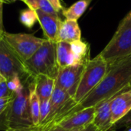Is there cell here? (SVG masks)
Here are the masks:
<instances>
[{
    "label": "cell",
    "mask_w": 131,
    "mask_h": 131,
    "mask_svg": "<svg viewBox=\"0 0 131 131\" xmlns=\"http://www.w3.org/2000/svg\"><path fill=\"white\" fill-rule=\"evenodd\" d=\"M131 81V56L108 65L106 75L80 103L70 111V114L82 109L95 107L101 101L111 100L130 89ZM69 114V115H70Z\"/></svg>",
    "instance_id": "obj_1"
},
{
    "label": "cell",
    "mask_w": 131,
    "mask_h": 131,
    "mask_svg": "<svg viewBox=\"0 0 131 131\" xmlns=\"http://www.w3.org/2000/svg\"><path fill=\"white\" fill-rule=\"evenodd\" d=\"M56 42L45 39L38 50L24 62L28 74L34 79L43 74L56 79L59 67L57 61Z\"/></svg>",
    "instance_id": "obj_2"
},
{
    "label": "cell",
    "mask_w": 131,
    "mask_h": 131,
    "mask_svg": "<svg viewBox=\"0 0 131 131\" xmlns=\"http://www.w3.org/2000/svg\"><path fill=\"white\" fill-rule=\"evenodd\" d=\"M99 54L108 65L131 56V12L120 22L111 40Z\"/></svg>",
    "instance_id": "obj_3"
},
{
    "label": "cell",
    "mask_w": 131,
    "mask_h": 131,
    "mask_svg": "<svg viewBox=\"0 0 131 131\" xmlns=\"http://www.w3.org/2000/svg\"><path fill=\"white\" fill-rule=\"evenodd\" d=\"M29 84V83H28ZM23 84L16 92L5 112V130L34 127L28 107V89Z\"/></svg>",
    "instance_id": "obj_4"
},
{
    "label": "cell",
    "mask_w": 131,
    "mask_h": 131,
    "mask_svg": "<svg viewBox=\"0 0 131 131\" xmlns=\"http://www.w3.org/2000/svg\"><path fill=\"white\" fill-rule=\"evenodd\" d=\"M108 69V64L100 55L90 59L84 68L74 100L80 103L103 80Z\"/></svg>",
    "instance_id": "obj_5"
},
{
    "label": "cell",
    "mask_w": 131,
    "mask_h": 131,
    "mask_svg": "<svg viewBox=\"0 0 131 131\" xmlns=\"http://www.w3.org/2000/svg\"><path fill=\"white\" fill-rule=\"evenodd\" d=\"M0 74L8 81L18 77L24 84L31 82L24 61L2 38L0 41Z\"/></svg>",
    "instance_id": "obj_6"
},
{
    "label": "cell",
    "mask_w": 131,
    "mask_h": 131,
    "mask_svg": "<svg viewBox=\"0 0 131 131\" xmlns=\"http://www.w3.org/2000/svg\"><path fill=\"white\" fill-rule=\"evenodd\" d=\"M3 39L17 55L25 62L28 60L42 45L45 38L25 33L3 32Z\"/></svg>",
    "instance_id": "obj_7"
},
{
    "label": "cell",
    "mask_w": 131,
    "mask_h": 131,
    "mask_svg": "<svg viewBox=\"0 0 131 131\" xmlns=\"http://www.w3.org/2000/svg\"><path fill=\"white\" fill-rule=\"evenodd\" d=\"M86 64H78L59 68L55 79V86L66 91L74 99Z\"/></svg>",
    "instance_id": "obj_8"
},
{
    "label": "cell",
    "mask_w": 131,
    "mask_h": 131,
    "mask_svg": "<svg viewBox=\"0 0 131 131\" xmlns=\"http://www.w3.org/2000/svg\"><path fill=\"white\" fill-rule=\"evenodd\" d=\"M94 114L95 107L82 109L68 115L54 128H61L64 130H79L84 128L93 124Z\"/></svg>",
    "instance_id": "obj_9"
},
{
    "label": "cell",
    "mask_w": 131,
    "mask_h": 131,
    "mask_svg": "<svg viewBox=\"0 0 131 131\" xmlns=\"http://www.w3.org/2000/svg\"><path fill=\"white\" fill-rule=\"evenodd\" d=\"M131 111V88L117 94L111 101L112 126L127 116Z\"/></svg>",
    "instance_id": "obj_10"
},
{
    "label": "cell",
    "mask_w": 131,
    "mask_h": 131,
    "mask_svg": "<svg viewBox=\"0 0 131 131\" xmlns=\"http://www.w3.org/2000/svg\"><path fill=\"white\" fill-rule=\"evenodd\" d=\"M35 11L38 15V21L43 30L45 39L57 43L59 28L62 22L61 18L60 16H54L46 14L39 9Z\"/></svg>",
    "instance_id": "obj_11"
},
{
    "label": "cell",
    "mask_w": 131,
    "mask_h": 131,
    "mask_svg": "<svg viewBox=\"0 0 131 131\" xmlns=\"http://www.w3.org/2000/svg\"><path fill=\"white\" fill-rule=\"evenodd\" d=\"M111 100L100 102L95 106L93 124L100 131H109L112 127Z\"/></svg>",
    "instance_id": "obj_12"
},
{
    "label": "cell",
    "mask_w": 131,
    "mask_h": 131,
    "mask_svg": "<svg viewBox=\"0 0 131 131\" xmlns=\"http://www.w3.org/2000/svg\"><path fill=\"white\" fill-rule=\"evenodd\" d=\"M81 40V31L78 21L65 19L62 21L58 35V41L68 43Z\"/></svg>",
    "instance_id": "obj_13"
},
{
    "label": "cell",
    "mask_w": 131,
    "mask_h": 131,
    "mask_svg": "<svg viewBox=\"0 0 131 131\" xmlns=\"http://www.w3.org/2000/svg\"><path fill=\"white\" fill-rule=\"evenodd\" d=\"M35 92L40 100H50L55 88V79L40 74L34 78Z\"/></svg>",
    "instance_id": "obj_14"
},
{
    "label": "cell",
    "mask_w": 131,
    "mask_h": 131,
    "mask_svg": "<svg viewBox=\"0 0 131 131\" xmlns=\"http://www.w3.org/2000/svg\"><path fill=\"white\" fill-rule=\"evenodd\" d=\"M57 61L59 68L78 64L71 51V43L58 41L56 45Z\"/></svg>",
    "instance_id": "obj_15"
},
{
    "label": "cell",
    "mask_w": 131,
    "mask_h": 131,
    "mask_svg": "<svg viewBox=\"0 0 131 131\" xmlns=\"http://www.w3.org/2000/svg\"><path fill=\"white\" fill-rule=\"evenodd\" d=\"M71 98L72 97L66 91L55 86L54 92L50 98V113L45 121L51 119Z\"/></svg>",
    "instance_id": "obj_16"
},
{
    "label": "cell",
    "mask_w": 131,
    "mask_h": 131,
    "mask_svg": "<svg viewBox=\"0 0 131 131\" xmlns=\"http://www.w3.org/2000/svg\"><path fill=\"white\" fill-rule=\"evenodd\" d=\"M28 107L33 126L36 127L40 124V99L35 92L34 80L28 85Z\"/></svg>",
    "instance_id": "obj_17"
},
{
    "label": "cell",
    "mask_w": 131,
    "mask_h": 131,
    "mask_svg": "<svg viewBox=\"0 0 131 131\" xmlns=\"http://www.w3.org/2000/svg\"><path fill=\"white\" fill-rule=\"evenodd\" d=\"M71 51L77 64H86L90 60V46L81 40L71 43Z\"/></svg>",
    "instance_id": "obj_18"
},
{
    "label": "cell",
    "mask_w": 131,
    "mask_h": 131,
    "mask_svg": "<svg viewBox=\"0 0 131 131\" xmlns=\"http://www.w3.org/2000/svg\"><path fill=\"white\" fill-rule=\"evenodd\" d=\"M91 0H79L68 8H64L62 15L65 19L78 21L88 8Z\"/></svg>",
    "instance_id": "obj_19"
},
{
    "label": "cell",
    "mask_w": 131,
    "mask_h": 131,
    "mask_svg": "<svg viewBox=\"0 0 131 131\" xmlns=\"http://www.w3.org/2000/svg\"><path fill=\"white\" fill-rule=\"evenodd\" d=\"M19 20L21 23L28 28H32L35 22L38 21V15L36 11L29 8L22 10L20 13Z\"/></svg>",
    "instance_id": "obj_20"
},
{
    "label": "cell",
    "mask_w": 131,
    "mask_h": 131,
    "mask_svg": "<svg viewBox=\"0 0 131 131\" xmlns=\"http://www.w3.org/2000/svg\"><path fill=\"white\" fill-rule=\"evenodd\" d=\"M38 9L51 15L59 16L58 12L54 8V7L48 0H39L38 2Z\"/></svg>",
    "instance_id": "obj_21"
},
{
    "label": "cell",
    "mask_w": 131,
    "mask_h": 131,
    "mask_svg": "<svg viewBox=\"0 0 131 131\" xmlns=\"http://www.w3.org/2000/svg\"><path fill=\"white\" fill-rule=\"evenodd\" d=\"M49 113L50 100H40V124L45 121Z\"/></svg>",
    "instance_id": "obj_22"
},
{
    "label": "cell",
    "mask_w": 131,
    "mask_h": 131,
    "mask_svg": "<svg viewBox=\"0 0 131 131\" xmlns=\"http://www.w3.org/2000/svg\"><path fill=\"white\" fill-rule=\"evenodd\" d=\"M131 126V111L123 119L114 124L109 131H116L121 128H127Z\"/></svg>",
    "instance_id": "obj_23"
},
{
    "label": "cell",
    "mask_w": 131,
    "mask_h": 131,
    "mask_svg": "<svg viewBox=\"0 0 131 131\" xmlns=\"http://www.w3.org/2000/svg\"><path fill=\"white\" fill-rule=\"evenodd\" d=\"M8 86V80L0 74V98L6 97L12 94Z\"/></svg>",
    "instance_id": "obj_24"
},
{
    "label": "cell",
    "mask_w": 131,
    "mask_h": 131,
    "mask_svg": "<svg viewBox=\"0 0 131 131\" xmlns=\"http://www.w3.org/2000/svg\"><path fill=\"white\" fill-rule=\"evenodd\" d=\"M14 96H15V93H13L12 94H11L8 97L0 98V116L3 113H5V111L7 110V108L8 107L9 104H11V102L13 100Z\"/></svg>",
    "instance_id": "obj_25"
},
{
    "label": "cell",
    "mask_w": 131,
    "mask_h": 131,
    "mask_svg": "<svg viewBox=\"0 0 131 131\" xmlns=\"http://www.w3.org/2000/svg\"><path fill=\"white\" fill-rule=\"evenodd\" d=\"M51 5L54 7V8L59 13L60 12H62L64 10V7L61 2V0H48Z\"/></svg>",
    "instance_id": "obj_26"
},
{
    "label": "cell",
    "mask_w": 131,
    "mask_h": 131,
    "mask_svg": "<svg viewBox=\"0 0 131 131\" xmlns=\"http://www.w3.org/2000/svg\"><path fill=\"white\" fill-rule=\"evenodd\" d=\"M3 2L0 1V34L3 35V32L5 31L3 29V16H2V13H3Z\"/></svg>",
    "instance_id": "obj_27"
},
{
    "label": "cell",
    "mask_w": 131,
    "mask_h": 131,
    "mask_svg": "<svg viewBox=\"0 0 131 131\" xmlns=\"http://www.w3.org/2000/svg\"><path fill=\"white\" fill-rule=\"evenodd\" d=\"M39 0H26L25 2L29 8H31L33 10L38 9V2Z\"/></svg>",
    "instance_id": "obj_28"
},
{
    "label": "cell",
    "mask_w": 131,
    "mask_h": 131,
    "mask_svg": "<svg viewBox=\"0 0 131 131\" xmlns=\"http://www.w3.org/2000/svg\"><path fill=\"white\" fill-rule=\"evenodd\" d=\"M98 130L97 129V127L93 124H90V125H88V126H87V127H84V128H82V129H81L80 130L78 131H97Z\"/></svg>",
    "instance_id": "obj_29"
},
{
    "label": "cell",
    "mask_w": 131,
    "mask_h": 131,
    "mask_svg": "<svg viewBox=\"0 0 131 131\" xmlns=\"http://www.w3.org/2000/svg\"><path fill=\"white\" fill-rule=\"evenodd\" d=\"M5 131H35V127L25 128V129H15V130H7Z\"/></svg>",
    "instance_id": "obj_30"
},
{
    "label": "cell",
    "mask_w": 131,
    "mask_h": 131,
    "mask_svg": "<svg viewBox=\"0 0 131 131\" xmlns=\"http://www.w3.org/2000/svg\"><path fill=\"white\" fill-rule=\"evenodd\" d=\"M80 130L81 129H79V130H64V129H61V128H54V129H53V130L50 131H78Z\"/></svg>",
    "instance_id": "obj_31"
},
{
    "label": "cell",
    "mask_w": 131,
    "mask_h": 131,
    "mask_svg": "<svg viewBox=\"0 0 131 131\" xmlns=\"http://www.w3.org/2000/svg\"><path fill=\"white\" fill-rule=\"evenodd\" d=\"M3 2H13V0H2Z\"/></svg>",
    "instance_id": "obj_32"
},
{
    "label": "cell",
    "mask_w": 131,
    "mask_h": 131,
    "mask_svg": "<svg viewBox=\"0 0 131 131\" xmlns=\"http://www.w3.org/2000/svg\"><path fill=\"white\" fill-rule=\"evenodd\" d=\"M14 1H21V2H23L24 3L26 2V0H13V2H14Z\"/></svg>",
    "instance_id": "obj_33"
},
{
    "label": "cell",
    "mask_w": 131,
    "mask_h": 131,
    "mask_svg": "<svg viewBox=\"0 0 131 131\" xmlns=\"http://www.w3.org/2000/svg\"><path fill=\"white\" fill-rule=\"evenodd\" d=\"M2 38H3V35L0 34V41H1V40H2Z\"/></svg>",
    "instance_id": "obj_34"
},
{
    "label": "cell",
    "mask_w": 131,
    "mask_h": 131,
    "mask_svg": "<svg viewBox=\"0 0 131 131\" xmlns=\"http://www.w3.org/2000/svg\"><path fill=\"white\" fill-rule=\"evenodd\" d=\"M130 88H131V81H130Z\"/></svg>",
    "instance_id": "obj_35"
},
{
    "label": "cell",
    "mask_w": 131,
    "mask_h": 131,
    "mask_svg": "<svg viewBox=\"0 0 131 131\" xmlns=\"http://www.w3.org/2000/svg\"><path fill=\"white\" fill-rule=\"evenodd\" d=\"M0 1H2V0H0Z\"/></svg>",
    "instance_id": "obj_36"
},
{
    "label": "cell",
    "mask_w": 131,
    "mask_h": 131,
    "mask_svg": "<svg viewBox=\"0 0 131 131\" xmlns=\"http://www.w3.org/2000/svg\"><path fill=\"white\" fill-rule=\"evenodd\" d=\"M97 131H100V130H97Z\"/></svg>",
    "instance_id": "obj_37"
}]
</instances>
